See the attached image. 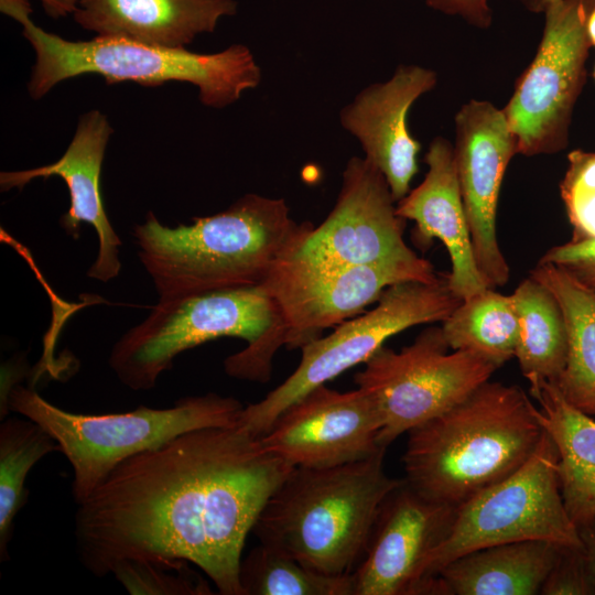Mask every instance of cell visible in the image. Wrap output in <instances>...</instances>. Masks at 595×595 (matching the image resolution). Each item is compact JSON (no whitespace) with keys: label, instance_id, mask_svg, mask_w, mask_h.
I'll return each mask as SVG.
<instances>
[{"label":"cell","instance_id":"6da1fadb","mask_svg":"<svg viewBox=\"0 0 595 595\" xmlns=\"http://www.w3.org/2000/svg\"><path fill=\"white\" fill-rule=\"evenodd\" d=\"M242 428L188 431L120 463L75 515L82 564L98 577L128 559H183L223 595H242L247 536L292 470Z\"/></svg>","mask_w":595,"mask_h":595},{"label":"cell","instance_id":"7a4b0ae2","mask_svg":"<svg viewBox=\"0 0 595 595\" xmlns=\"http://www.w3.org/2000/svg\"><path fill=\"white\" fill-rule=\"evenodd\" d=\"M283 198L246 194L217 214L169 227L149 212L133 228L138 257L160 300L261 284L273 264L304 241Z\"/></svg>","mask_w":595,"mask_h":595},{"label":"cell","instance_id":"3957f363","mask_svg":"<svg viewBox=\"0 0 595 595\" xmlns=\"http://www.w3.org/2000/svg\"><path fill=\"white\" fill-rule=\"evenodd\" d=\"M537 411L520 387L487 380L407 433L404 480L432 500L459 507L529 459L544 432Z\"/></svg>","mask_w":595,"mask_h":595},{"label":"cell","instance_id":"277c9868","mask_svg":"<svg viewBox=\"0 0 595 595\" xmlns=\"http://www.w3.org/2000/svg\"><path fill=\"white\" fill-rule=\"evenodd\" d=\"M386 451L333 467L292 468L255 523L260 543L317 572L350 574L385 499L403 482L386 473Z\"/></svg>","mask_w":595,"mask_h":595},{"label":"cell","instance_id":"5b68a950","mask_svg":"<svg viewBox=\"0 0 595 595\" xmlns=\"http://www.w3.org/2000/svg\"><path fill=\"white\" fill-rule=\"evenodd\" d=\"M219 337L247 346L224 360L236 379L267 382L272 359L284 346L279 310L262 284L214 290L159 301L149 316L113 345L109 366L132 390L155 387L181 353Z\"/></svg>","mask_w":595,"mask_h":595},{"label":"cell","instance_id":"8992f818","mask_svg":"<svg viewBox=\"0 0 595 595\" xmlns=\"http://www.w3.org/2000/svg\"><path fill=\"white\" fill-rule=\"evenodd\" d=\"M3 14L19 22L35 52L28 90L44 97L63 80L86 74L100 75L108 85L132 82L145 87L185 82L197 87L201 102L224 108L244 91L260 84L261 69L242 44L212 54L152 45L119 36L96 35L69 41L46 32L31 19L29 0H0Z\"/></svg>","mask_w":595,"mask_h":595},{"label":"cell","instance_id":"52a82bcc","mask_svg":"<svg viewBox=\"0 0 595 595\" xmlns=\"http://www.w3.org/2000/svg\"><path fill=\"white\" fill-rule=\"evenodd\" d=\"M242 409L237 399L210 392L182 398L166 409L141 405L123 413L82 414L14 385L1 400V420L9 411L19 413L55 440L72 465L73 496L79 504L127 458L192 430L235 426Z\"/></svg>","mask_w":595,"mask_h":595},{"label":"cell","instance_id":"ba28073f","mask_svg":"<svg viewBox=\"0 0 595 595\" xmlns=\"http://www.w3.org/2000/svg\"><path fill=\"white\" fill-rule=\"evenodd\" d=\"M462 301L443 274L433 282L390 285L374 309L338 324L332 334L303 345L295 370L262 400L244 407L237 425L261 436L286 408L307 392L365 364L389 337L415 325L444 322Z\"/></svg>","mask_w":595,"mask_h":595},{"label":"cell","instance_id":"9c48e42d","mask_svg":"<svg viewBox=\"0 0 595 595\" xmlns=\"http://www.w3.org/2000/svg\"><path fill=\"white\" fill-rule=\"evenodd\" d=\"M524 540L583 545L563 502L558 451L545 431L519 469L457 507L447 537L425 563L420 594L452 560L480 548Z\"/></svg>","mask_w":595,"mask_h":595},{"label":"cell","instance_id":"30bf717a","mask_svg":"<svg viewBox=\"0 0 595 595\" xmlns=\"http://www.w3.org/2000/svg\"><path fill=\"white\" fill-rule=\"evenodd\" d=\"M364 365L354 380L378 411L379 444L386 448L462 401L498 369L478 354L451 349L441 326L425 328L399 351L383 345Z\"/></svg>","mask_w":595,"mask_h":595},{"label":"cell","instance_id":"8fae6325","mask_svg":"<svg viewBox=\"0 0 595 595\" xmlns=\"http://www.w3.org/2000/svg\"><path fill=\"white\" fill-rule=\"evenodd\" d=\"M595 0H558L547 8L538 52L504 109L518 153H556L567 145L574 105L586 79V23Z\"/></svg>","mask_w":595,"mask_h":595},{"label":"cell","instance_id":"7c38bea8","mask_svg":"<svg viewBox=\"0 0 595 595\" xmlns=\"http://www.w3.org/2000/svg\"><path fill=\"white\" fill-rule=\"evenodd\" d=\"M293 251L280 258L261 283L279 310L289 349L301 348L325 329L359 314L390 285L433 282L442 275L418 255L371 264L336 266Z\"/></svg>","mask_w":595,"mask_h":595},{"label":"cell","instance_id":"4fadbf2b","mask_svg":"<svg viewBox=\"0 0 595 595\" xmlns=\"http://www.w3.org/2000/svg\"><path fill=\"white\" fill-rule=\"evenodd\" d=\"M455 167L478 271L488 288L505 285L510 269L499 247L496 214L506 169L518 153L504 110L483 100L455 117Z\"/></svg>","mask_w":595,"mask_h":595},{"label":"cell","instance_id":"5bb4252c","mask_svg":"<svg viewBox=\"0 0 595 595\" xmlns=\"http://www.w3.org/2000/svg\"><path fill=\"white\" fill-rule=\"evenodd\" d=\"M381 420L361 388L316 387L286 408L260 436L291 467L326 468L366 459L381 450Z\"/></svg>","mask_w":595,"mask_h":595},{"label":"cell","instance_id":"9a60e30c","mask_svg":"<svg viewBox=\"0 0 595 595\" xmlns=\"http://www.w3.org/2000/svg\"><path fill=\"white\" fill-rule=\"evenodd\" d=\"M394 203L383 174L366 158L353 156L333 209L293 253L336 266L414 257L403 239L405 219L397 214Z\"/></svg>","mask_w":595,"mask_h":595},{"label":"cell","instance_id":"2e32d148","mask_svg":"<svg viewBox=\"0 0 595 595\" xmlns=\"http://www.w3.org/2000/svg\"><path fill=\"white\" fill-rule=\"evenodd\" d=\"M456 510L403 479L385 499L364 556L351 572L354 595H419L425 563L447 537Z\"/></svg>","mask_w":595,"mask_h":595},{"label":"cell","instance_id":"e0dca14e","mask_svg":"<svg viewBox=\"0 0 595 595\" xmlns=\"http://www.w3.org/2000/svg\"><path fill=\"white\" fill-rule=\"evenodd\" d=\"M435 84L433 71L400 65L390 79L367 86L339 112L340 125L360 142L365 158L383 174L397 203L409 193L421 150L409 132L408 112Z\"/></svg>","mask_w":595,"mask_h":595},{"label":"cell","instance_id":"ac0fdd59","mask_svg":"<svg viewBox=\"0 0 595 595\" xmlns=\"http://www.w3.org/2000/svg\"><path fill=\"white\" fill-rule=\"evenodd\" d=\"M112 128L99 110L84 113L65 153L54 163L40 167L1 172V191L23 188L35 178L61 177L69 193V208L61 217V226L77 238L83 223L90 225L98 237V255L87 271L91 279L108 282L120 270L119 247L121 239L116 234L105 210L100 175L107 143Z\"/></svg>","mask_w":595,"mask_h":595},{"label":"cell","instance_id":"d6986e66","mask_svg":"<svg viewBox=\"0 0 595 595\" xmlns=\"http://www.w3.org/2000/svg\"><path fill=\"white\" fill-rule=\"evenodd\" d=\"M424 180L396 206L403 219L415 223L413 240L429 248L433 239L445 246L452 263L447 282L452 291L465 300L488 288L474 257L470 232L461 195L454 147L436 137L425 154Z\"/></svg>","mask_w":595,"mask_h":595},{"label":"cell","instance_id":"ffe728a7","mask_svg":"<svg viewBox=\"0 0 595 595\" xmlns=\"http://www.w3.org/2000/svg\"><path fill=\"white\" fill-rule=\"evenodd\" d=\"M237 8L235 0H77L73 18L97 35L184 48Z\"/></svg>","mask_w":595,"mask_h":595},{"label":"cell","instance_id":"44dd1931","mask_svg":"<svg viewBox=\"0 0 595 595\" xmlns=\"http://www.w3.org/2000/svg\"><path fill=\"white\" fill-rule=\"evenodd\" d=\"M560 544L524 540L480 548L437 573L441 595H536L558 556Z\"/></svg>","mask_w":595,"mask_h":595},{"label":"cell","instance_id":"7402d4cb","mask_svg":"<svg viewBox=\"0 0 595 595\" xmlns=\"http://www.w3.org/2000/svg\"><path fill=\"white\" fill-rule=\"evenodd\" d=\"M530 393L558 451L564 506L576 528H582L595 518V420L571 405L552 382L543 381Z\"/></svg>","mask_w":595,"mask_h":595},{"label":"cell","instance_id":"603a6c76","mask_svg":"<svg viewBox=\"0 0 595 595\" xmlns=\"http://www.w3.org/2000/svg\"><path fill=\"white\" fill-rule=\"evenodd\" d=\"M530 275L554 294L566 323L567 357L554 385L571 405L595 416V292L550 263L538 262Z\"/></svg>","mask_w":595,"mask_h":595},{"label":"cell","instance_id":"cb8c5ba5","mask_svg":"<svg viewBox=\"0 0 595 595\" xmlns=\"http://www.w3.org/2000/svg\"><path fill=\"white\" fill-rule=\"evenodd\" d=\"M520 326L516 351L530 388L555 383L566 363L569 338L565 318L554 294L531 275L510 295Z\"/></svg>","mask_w":595,"mask_h":595},{"label":"cell","instance_id":"d4e9b609","mask_svg":"<svg viewBox=\"0 0 595 595\" xmlns=\"http://www.w3.org/2000/svg\"><path fill=\"white\" fill-rule=\"evenodd\" d=\"M442 323L453 350L478 354L498 368L516 356L520 326L510 295L486 288L463 300Z\"/></svg>","mask_w":595,"mask_h":595},{"label":"cell","instance_id":"484cf974","mask_svg":"<svg viewBox=\"0 0 595 595\" xmlns=\"http://www.w3.org/2000/svg\"><path fill=\"white\" fill-rule=\"evenodd\" d=\"M58 451L55 440L36 422L9 418L0 424V560H9L8 545L17 513L26 500L25 479L32 467Z\"/></svg>","mask_w":595,"mask_h":595},{"label":"cell","instance_id":"4316f807","mask_svg":"<svg viewBox=\"0 0 595 595\" xmlns=\"http://www.w3.org/2000/svg\"><path fill=\"white\" fill-rule=\"evenodd\" d=\"M242 595H354L351 573L331 575L260 543L241 559Z\"/></svg>","mask_w":595,"mask_h":595},{"label":"cell","instance_id":"83f0119b","mask_svg":"<svg viewBox=\"0 0 595 595\" xmlns=\"http://www.w3.org/2000/svg\"><path fill=\"white\" fill-rule=\"evenodd\" d=\"M183 559H128L111 574L131 595H206L208 583Z\"/></svg>","mask_w":595,"mask_h":595},{"label":"cell","instance_id":"f1b7e54d","mask_svg":"<svg viewBox=\"0 0 595 595\" xmlns=\"http://www.w3.org/2000/svg\"><path fill=\"white\" fill-rule=\"evenodd\" d=\"M561 182V197L573 241L595 238V152L574 150Z\"/></svg>","mask_w":595,"mask_h":595},{"label":"cell","instance_id":"f546056e","mask_svg":"<svg viewBox=\"0 0 595 595\" xmlns=\"http://www.w3.org/2000/svg\"><path fill=\"white\" fill-rule=\"evenodd\" d=\"M540 594L595 595V558L583 545H561Z\"/></svg>","mask_w":595,"mask_h":595},{"label":"cell","instance_id":"4dcf8cb0","mask_svg":"<svg viewBox=\"0 0 595 595\" xmlns=\"http://www.w3.org/2000/svg\"><path fill=\"white\" fill-rule=\"evenodd\" d=\"M539 262L555 266L595 292V238L554 246Z\"/></svg>","mask_w":595,"mask_h":595},{"label":"cell","instance_id":"1f68e13d","mask_svg":"<svg viewBox=\"0 0 595 595\" xmlns=\"http://www.w3.org/2000/svg\"><path fill=\"white\" fill-rule=\"evenodd\" d=\"M426 3L443 13L461 15L479 28H486L491 22L488 0H426Z\"/></svg>","mask_w":595,"mask_h":595},{"label":"cell","instance_id":"d6a6232c","mask_svg":"<svg viewBox=\"0 0 595 595\" xmlns=\"http://www.w3.org/2000/svg\"><path fill=\"white\" fill-rule=\"evenodd\" d=\"M46 14L52 18L73 14L77 8V0H40Z\"/></svg>","mask_w":595,"mask_h":595},{"label":"cell","instance_id":"836d02e7","mask_svg":"<svg viewBox=\"0 0 595 595\" xmlns=\"http://www.w3.org/2000/svg\"><path fill=\"white\" fill-rule=\"evenodd\" d=\"M577 530L584 547L595 558V518Z\"/></svg>","mask_w":595,"mask_h":595},{"label":"cell","instance_id":"e575fe53","mask_svg":"<svg viewBox=\"0 0 595 595\" xmlns=\"http://www.w3.org/2000/svg\"><path fill=\"white\" fill-rule=\"evenodd\" d=\"M558 0H521L527 9L532 12H544L549 6Z\"/></svg>","mask_w":595,"mask_h":595},{"label":"cell","instance_id":"d590c367","mask_svg":"<svg viewBox=\"0 0 595 595\" xmlns=\"http://www.w3.org/2000/svg\"><path fill=\"white\" fill-rule=\"evenodd\" d=\"M587 37L589 40L591 46H595V7L589 13L586 23Z\"/></svg>","mask_w":595,"mask_h":595},{"label":"cell","instance_id":"8d00e7d4","mask_svg":"<svg viewBox=\"0 0 595 595\" xmlns=\"http://www.w3.org/2000/svg\"><path fill=\"white\" fill-rule=\"evenodd\" d=\"M593 76H594V79H595V68H594V73H593Z\"/></svg>","mask_w":595,"mask_h":595}]
</instances>
